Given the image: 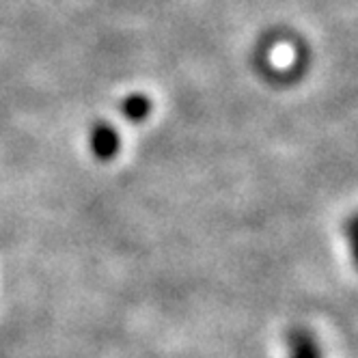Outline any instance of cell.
Instances as JSON below:
<instances>
[{
  "mask_svg": "<svg viewBox=\"0 0 358 358\" xmlns=\"http://www.w3.org/2000/svg\"><path fill=\"white\" fill-rule=\"evenodd\" d=\"M89 147L97 160H110L121 149V136L110 123L99 121L89 132Z\"/></svg>",
  "mask_w": 358,
  "mask_h": 358,
  "instance_id": "6da1fadb",
  "label": "cell"
},
{
  "mask_svg": "<svg viewBox=\"0 0 358 358\" xmlns=\"http://www.w3.org/2000/svg\"><path fill=\"white\" fill-rule=\"evenodd\" d=\"M149 113H151V99L147 95L134 93V95H127L121 101V115L132 123L145 121L149 117Z\"/></svg>",
  "mask_w": 358,
  "mask_h": 358,
  "instance_id": "3957f363",
  "label": "cell"
},
{
  "mask_svg": "<svg viewBox=\"0 0 358 358\" xmlns=\"http://www.w3.org/2000/svg\"><path fill=\"white\" fill-rule=\"evenodd\" d=\"M345 236L350 242V252H352V259L358 268V214L352 216L345 224Z\"/></svg>",
  "mask_w": 358,
  "mask_h": 358,
  "instance_id": "277c9868",
  "label": "cell"
},
{
  "mask_svg": "<svg viewBox=\"0 0 358 358\" xmlns=\"http://www.w3.org/2000/svg\"><path fill=\"white\" fill-rule=\"evenodd\" d=\"M287 343L289 358H322L317 341L309 330H292Z\"/></svg>",
  "mask_w": 358,
  "mask_h": 358,
  "instance_id": "7a4b0ae2",
  "label": "cell"
}]
</instances>
